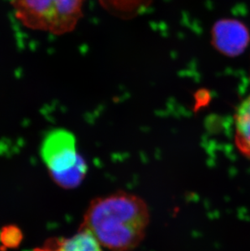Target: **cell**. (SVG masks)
<instances>
[{
	"instance_id": "obj_1",
	"label": "cell",
	"mask_w": 250,
	"mask_h": 251,
	"mask_svg": "<svg viewBox=\"0 0 250 251\" xmlns=\"http://www.w3.org/2000/svg\"><path fill=\"white\" fill-rule=\"evenodd\" d=\"M150 221V212L144 199L118 191L94 199L80 228L90 232L108 251H132L145 239Z\"/></svg>"
},
{
	"instance_id": "obj_7",
	"label": "cell",
	"mask_w": 250,
	"mask_h": 251,
	"mask_svg": "<svg viewBox=\"0 0 250 251\" xmlns=\"http://www.w3.org/2000/svg\"><path fill=\"white\" fill-rule=\"evenodd\" d=\"M21 234L17 232L15 227L7 228V232H2V243L4 246L11 247L17 246L21 241Z\"/></svg>"
},
{
	"instance_id": "obj_6",
	"label": "cell",
	"mask_w": 250,
	"mask_h": 251,
	"mask_svg": "<svg viewBox=\"0 0 250 251\" xmlns=\"http://www.w3.org/2000/svg\"><path fill=\"white\" fill-rule=\"evenodd\" d=\"M235 142L241 154L250 159V94L236 110Z\"/></svg>"
},
{
	"instance_id": "obj_3",
	"label": "cell",
	"mask_w": 250,
	"mask_h": 251,
	"mask_svg": "<svg viewBox=\"0 0 250 251\" xmlns=\"http://www.w3.org/2000/svg\"><path fill=\"white\" fill-rule=\"evenodd\" d=\"M42 157L52 179L63 188L77 187L87 173V164L77 151L75 136L63 128L48 133Z\"/></svg>"
},
{
	"instance_id": "obj_2",
	"label": "cell",
	"mask_w": 250,
	"mask_h": 251,
	"mask_svg": "<svg viewBox=\"0 0 250 251\" xmlns=\"http://www.w3.org/2000/svg\"><path fill=\"white\" fill-rule=\"evenodd\" d=\"M85 0H11L25 26L62 35L74 30L82 17Z\"/></svg>"
},
{
	"instance_id": "obj_4",
	"label": "cell",
	"mask_w": 250,
	"mask_h": 251,
	"mask_svg": "<svg viewBox=\"0 0 250 251\" xmlns=\"http://www.w3.org/2000/svg\"><path fill=\"white\" fill-rule=\"evenodd\" d=\"M211 35L216 50L226 56L241 55L250 43L248 28L236 20L224 19L216 22Z\"/></svg>"
},
{
	"instance_id": "obj_5",
	"label": "cell",
	"mask_w": 250,
	"mask_h": 251,
	"mask_svg": "<svg viewBox=\"0 0 250 251\" xmlns=\"http://www.w3.org/2000/svg\"><path fill=\"white\" fill-rule=\"evenodd\" d=\"M34 251H103V248L90 232L80 228L71 237L49 240Z\"/></svg>"
}]
</instances>
